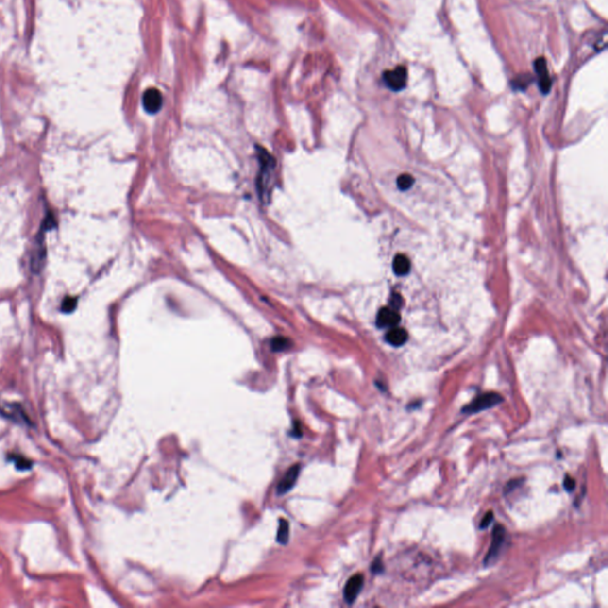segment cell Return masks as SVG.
<instances>
[{
    "label": "cell",
    "instance_id": "cell-8",
    "mask_svg": "<svg viewBox=\"0 0 608 608\" xmlns=\"http://www.w3.org/2000/svg\"><path fill=\"white\" fill-rule=\"evenodd\" d=\"M300 465H295L292 466L289 471L287 472V474L284 475V478L282 479V481L278 484V493L279 494H284L287 493V490H290L295 485L296 480L298 478V474H300Z\"/></svg>",
    "mask_w": 608,
    "mask_h": 608
},
{
    "label": "cell",
    "instance_id": "cell-4",
    "mask_svg": "<svg viewBox=\"0 0 608 608\" xmlns=\"http://www.w3.org/2000/svg\"><path fill=\"white\" fill-rule=\"evenodd\" d=\"M163 103V98H162L161 92L156 88H149L143 95V106L146 112L153 114L157 113L162 107Z\"/></svg>",
    "mask_w": 608,
    "mask_h": 608
},
{
    "label": "cell",
    "instance_id": "cell-15",
    "mask_svg": "<svg viewBox=\"0 0 608 608\" xmlns=\"http://www.w3.org/2000/svg\"><path fill=\"white\" fill-rule=\"evenodd\" d=\"M563 486H564V489L568 490V492H573V490H574L575 487H576L575 479L572 478V476H570V475H567L564 478Z\"/></svg>",
    "mask_w": 608,
    "mask_h": 608
},
{
    "label": "cell",
    "instance_id": "cell-6",
    "mask_svg": "<svg viewBox=\"0 0 608 608\" xmlns=\"http://www.w3.org/2000/svg\"><path fill=\"white\" fill-rule=\"evenodd\" d=\"M535 69L538 75V84L544 94H548L551 88V79L549 77L548 68H546L545 58L540 57L535 61Z\"/></svg>",
    "mask_w": 608,
    "mask_h": 608
},
{
    "label": "cell",
    "instance_id": "cell-17",
    "mask_svg": "<svg viewBox=\"0 0 608 608\" xmlns=\"http://www.w3.org/2000/svg\"><path fill=\"white\" fill-rule=\"evenodd\" d=\"M371 569H372V572L374 573V574H380V573H383L384 565H383V561H381L379 557H378V558L375 559L374 562H373V564H372V567H371Z\"/></svg>",
    "mask_w": 608,
    "mask_h": 608
},
{
    "label": "cell",
    "instance_id": "cell-14",
    "mask_svg": "<svg viewBox=\"0 0 608 608\" xmlns=\"http://www.w3.org/2000/svg\"><path fill=\"white\" fill-rule=\"evenodd\" d=\"M76 304H77V300L75 297H67L62 302V306H61V309H62L63 313H71V311L76 308Z\"/></svg>",
    "mask_w": 608,
    "mask_h": 608
},
{
    "label": "cell",
    "instance_id": "cell-18",
    "mask_svg": "<svg viewBox=\"0 0 608 608\" xmlns=\"http://www.w3.org/2000/svg\"><path fill=\"white\" fill-rule=\"evenodd\" d=\"M492 521H493V513L490 511V512H487V513L485 514L484 518H482L481 524H480V527H481V529H485V527L489 526L490 523H492Z\"/></svg>",
    "mask_w": 608,
    "mask_h": 608
},
{
    "label": "cell",
    "instance_id": "cell-13",
    "mask_svg": "<svg viewBox=\"0 0 608 608\" xmlns=\"http://www.w3.org/2000/svg\"><path fill=\"white\" fill-rule=\"evenodd\" d=\"M289 346L290 341L285 338H276L272 340V349L276 352L284 351V349L289 348Z\"/></svg>",
    "mask_w": 608,
    "mask_h": 608
},
{
    "label": "cell",
    "instance_id": "cell-5",
    "mask_svg": "<svg viewBox=\"0 0 608 608\" xmlns=\"http://www.w3.org/2000/svg\"><path fill=\"white\" fill-rule=\"evenodd\" d=\"M362 586H364V576L361 574H355L349 578L343 591V597L348 604H353L355 601Z\"/></svg>",
    "mask_w": 608,
    "mask_h": 608
},
{
    "label": "cell",
    "instance_id": "cell-7",
    "mask_svg": "<svg viewBox=\"0 0 608 608\" xmlns=\"http://www.w3.org/2000/svg\"><path fill=\"white\" fill-rule=\"evenodd\" d=\"M401 321V316L393 308H383L378 313L377 324L380 328H392L396 327Z\"/></svg>",
    "mask_w": 608,
    "mask_h": 608
},
{
    "label": "cell",
    "instance_id": "cell-3",
    "mask_svg": "<svg viewBox=\"0 0 608 608\" xmlns=\"http://www.w3.org/2000/svg\"><path fill=\"white\" fill-rule=\"evenodd\" d=\"M505 529L501 525H495L494 530H493L492 543H490L489 554H487V556L484 559L485 564L489 565L493 563V562H495V559L498 558V556L501 553V549L504 546V543H505Z\"/></svg>",
    "mask_w": 608,
    "mask_h": 608
},
{
    "label": "cell",
    "instance_id": "cell-2",
    "mask_svg": "<svg viewBox=\"0 0 608 608\" xmlns=\"http://www.w3.org/2000/svg\"><path fill=\"white\" fill-rule=\"evenodd\" d=\"M384 82L390 89L394 92H399L405 88L407 82V70L403 66L397 67L393 70H388L384 73Z\"/></svg>",
    "mask_w": 608,
    "mask_h": 608
},
{
    "label": "cell",
    "instance_id": "cell-9",
    "mask_svg": "<svg viewBox=\"0 0 608 608\" xmlns=\"http://www.w3.org/2000/svg\"><path fill=\"white\" fill-rule=\"evenodd\" d=\"M407 340V333L406 330L403 329V328H398V327H392L390 330L386 334V341L394 347H399V346H403Z\"/></svg>",
    "mask_w": 608,
    "mask_h": 608
},
{
    "label": "cell",
    "instance_id": "cell-12",
    "mask_svg": "<svg viewBox=\"0 0 608 608\" xmlns=\"http://www.w3.org/2000/svg\"><path fill=\"white\" fill-rule=\"evenodd\" d=\"M413 182H415V180H413L412 176L411 175H406V174L399 176L398 180H397V185H398V188L402 189V190H406V189L411 188L412 185H413Z\"/></svg>",
    "mask_w": 608,
    "mask_h": 608
},
{
    "label": "cell",
    "instance_id": "cell-10",
    "mask_svg": "<svg viewBox=\"0 0 608 608\" xmlns=\"http://www.w3.org/2000/svg\"><path fill=\"white\" fill-rule=\"evenodd\" d=\"M393 271L399 276H405L410 271V261L406 255L398 254L393 260Z\"/></svg>",
    "mask_w": 608,
    "mask_h": 608
},
{
    "label": "cell",
    "instance_id": "cell-1",
    "mask_svg": "<svg viewBox=\"0 0 608 608\" xmlns=\"http://www.w3.org/2000/svg\"><path fill=\"white\" fill-rule=\"evenodd\" d=\"M503 401H504V398L501 394L495 393V392H487V393H482L476 397V398H474L468 405H466V406L463 407L462 412H466V413L480 412V411H482V410H487V409H490V407H493V406H495V405L500 404Z\"/></svg>",
    "mask_w": 608,
    "mask_h": 608
},
{
    "label": "cell",
    "instance_id": "cell-11",
    "mask_svg": "<svg viewBox=\"0 0 608 608\" xmlns=\"http://www.w3.org/2000/svg\"><path fill=\"white\" fill-rule=\"evenodd\" d=\"M289 540V524L285 519L279 521L278 533H277V542L285 544Z\"/></svg>",
    "mask_w": 608,
    "mask_h": 608
},
{
    "label": "cell",
    "instance_id": "cell-16",
    "mask_svg": "<svg viewBox=\"0 0 608 608\" xmlns=\"http://www.w3.org/2000/svg\"><path fill=\"white\" fill-rule=\"evenodd\" d=\"M15 460H16V465H17V467H18V468H20V469H28V468H30V467H31V466H30V465H31L30 461L26 460V458L22 457V456H16Z\"/></svg>",
    "mask_w": 608,
    "mask_h": 608
}]
</instances>
